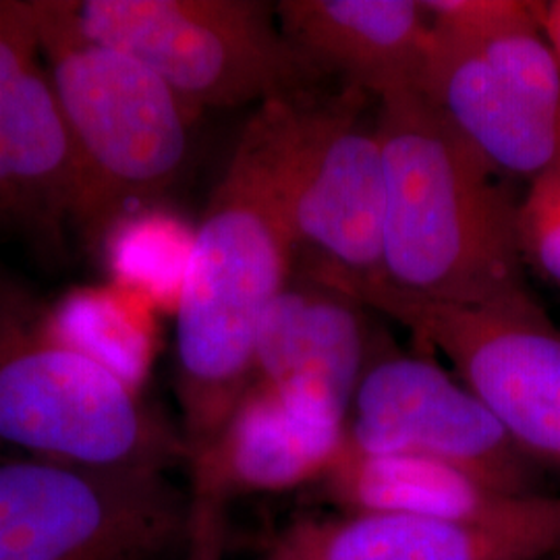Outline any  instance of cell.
Segmentation results:
<instances>
[{
	"instance_id": "1",
	"label": "cell",
	"mask_w": 560,
	"mask_h": 560,
	"mask_svg": "<svg viewBox=\"0 0 560 560\" xmlns=\"http://www.w3.org/2000/svg\"><path fill=\"white\" fill-rule=\"evenodd\" d=\"M289 117L291 96L256 106L194 235L175 312L187 459L252 386L261 320L298 264L284 194Z\"/></svg>"
},
{
	"instance_id": "2",
	"label": "cell",
	"mask_w": 560,
	"mask_h": 560,
	"mask_svg": "<svg viewBox=\"0 0 560 560\" xmlns=\"http://www.w3.org/2000/svg\"><path fill=\"white\" fill-rule=\"evenodd\" d=\"M384 156L381 279L418 300L481 305L523 280L517 200L418 92L378 101Z\"/></svg>"
},
{
	"instance_id": "3",
	"label": "cell",
	"mask_w": 560,
	"mask_h": 560,
	"mask_svg": "<svg viewBox=\"0 0 560 560\" xmlns=\"http://www.w3.org/2000/svg\"><path fill=\"white\" fill-rule=\"evenodd\" d=\"M42 59L71 141L67 206L98 235L173 185L200 110L140 60L88 38L75 2H34Z\"/></svg>"
},
{
	"instance_id": "4",
	"label": "cell",
	"mask_w": 560,
	"mask_h": 560,
	"mask_svg": "<svg viewBox=\"0 0 560 560\" xmlns=\"http://www.w3.org/2000/svg\"><path fill=\"white\" fill-rule=\"evenodd\" d=\"M432 36L420 88L497 173L532 180L560 162V62L538 2L425 0Z\"/></svg>"
},
{
	"instance_id": "5",
	"label": "cell",
	"mask_w": 560,
	"mask_h": 560,
	"mask_svg": "<svg viewBox=\"0 0 560 560\" xmlns=\"http://www.w3.org/2000/svg\"><path fill=\"white\" fill-rule=\"evenodd\" d=\"M81 32L140 60L196 110L310 92L320 73L258 0H85Z\"/></svg>"
},
{
	"instance_id": "6",
	"label": "cell",
	"mask_w": 560,
	"mask_h": 560,
	"mask_svg": "<svg viewBox=\"0 0 560 560\" xmlns=\"http://www.w3.org/2000/svg\"><path fill=\"white\" fill-rule=\"evenodd\" d=\"M355 293L451 361L527 459L560 471V328L527 284L481 305L418 300L378 280Z\"/></svg>"
},
{
	"instance_id": "7",
	"label": "cell",
	"mask_w": 560,
	"mask_h": 560,
	"mask_svg": "<svg viewBox=\"0 0 560 560\" xmlns=\"http://www.w3.org/2000/svg\"><path fill=\"white\" fill-rule=\"evenodd\" d=\"M0 441L36 459L102 469L187 463L183 434L140 388L40 332L0 340Z\"/></svg>"
},
{
	"instance_id": "8",
	"label": "cell",
	"mask_w": 560,
	"mask_h": 560,
	"mask_svg": "<svg viewBox=\"0 0 560 560\" xmlns=\"http://www.w3.org/2000/svg\"><path fill=\"white\" fill-rule=\"evenodd\" d=\"M189 525L191 499L164 471L0 465V560H150Z\"/></svg>"
},
{
	"instance_id": "9",
	"label": "cell",
	"mask_w": 560,
	"mask_h": 560,
	"mask_svg": "<svg viewBox=\"0 0 560 560\" xmlns=\"http://www.w3.org/2000/svg\"><path fill=\"white\" fill-rule=\"evenodd\" d=\"M370 96L291 98L284 194L298 266L355 289L381 279L384 156Z\"/></svg>"
},
{
	"instance_id": "10",
	"label": "cell",
	"mask_w": 560,
	"mask_h": 560,
	"mask_svg": "<svg viewBox=\"0 0 560 560\" xmlns=\"http://www.w3.org/2000/svg\"><path fill=\"white\" fill-rule=\"evenodd\" d=\"M345 446L459 467L502 490L540 492V467L459 378L430 358L374 345L345 428Z\"/></svg>"
},
{
	"instance_id": "11",
	"label": "cell",
	"mask_w": 560,
	"mask_h": 560,
	"mask_svg": "<svg viewBox=\"0 0 560 560\" xmlns=\"http://www.w3.org/2000/svg\"><path fill=\"white\" fill-rule=\"evenodd\" d=\"M370 310L351 289L295 264L261 320L254 382L312 418L347 428L376 345Z\"/></svg>"
},
{
	"instance_id": "12",
	"label": "cell",
	"mask_w": 560,
	"mask_h": 560,
	"mask_svg": "<svg viewBox=\"0 0 560 560\" xmlns=\"http://www.w3.org/2000/svg\"><path fill=\"white\" fill-rule=\"evenodd\" d=\"M560 555V497L525 520L459 527L378 511H339L284 525L256 560H544Z\"/></svg>"
},
{
	"instance_id": "13",
	"label": "cell",
	"mask_w": 560,
	"mask_h": 560,
	"mask_svg": "<svg viewBox=\"0 0 560 560\" xmlns=\"http://www.w3.org/2000/svg\"><path fill=\"white\" fill-rule=\"evenodd\" d=\"M280 30L320 75L388 98L418 92L432 20L421 0H282Z\"/></svg>"
},
{
	"instance_id": "14",
	"label": "cell",
	"mask_w": 560,
	"mask_h": 560,
	"mask_svg": "<svg viewBox=\"0 0 560 560\" xmlns=\"http://www.w3.org/2000/svg\"><path fill=\"white\" fill-rule=\"evenodd\" d=\"M345 448V428L312 418L252 382L219 434L191 455V497L226 504L241 494L316 486Z\"/></svg>"
},
{
	"instance_id": "15",
	"label": "cell",
	"mask_w": 560,
	"mask_h": 560,
	"mask_svg": "<svg viewBox=\"0 0 560 560\" xmlns=\"http://www.w3.org/2000/svg\"><path fill=\"white\" fill-rule=\"evenodd\" d=\"M314 488L337 511H378L459 527H501L536 513L548 494H517L441 460L342 448Z\"/></svg>"
},
{
	"instance_id": "16",
	"label": "cell",
	"mask_w": 560,
	"mask_h": 560,
	"mask_svg": "<svg viewBox=\"0 0 560 560\" xmlns=\"http://www.w3.org/2000/svg\"><path fill=\"white\" fill-rule=\"evenodd\" d=\"M34 2H0V185L59 189L67 201L71 141L42 67Z\"/></svg>"
},
{
	"instance_id": "17",
	"label": "cell",
	"mask_w": 560,
	"mask_h": 560,
	"mask_svg": "<svg viewBox=\"0 0 560 560\" xmlns=\"http://www.w3.org/2000/svg\"><path fill=\"white\" fill-rule=\"evenodd\" d=\"M154 314L152 305L115 282L80 287L60 298L38 332L141 390L156 355Z\"/></svg>"
},
{
	"instance_id": "18",
	"label": "cell",
	"mask_w": 560,
	"mask_h": 560,
	"mask_svg": "<svg viewBox=\"0 0 560 560\" xmlns=\"http://www.w3.org/2000/svg\"><path fill=\"white\" fill-rule=\"evenodd\" d=\"M194 235L173 214L148 206L120 214L101 237L110 282L154 310L177 312Z\"/></svg>"
},
{
	"instance_id": "19",
	"label": "cell",
	"mask_w": 560,
	"mask_h": 560,
	"mask_svg": "<svg viewBox=\"0 0 560 560\" xmlns=\"http://www.w3.org/2000/svg\"><path fill=\"white\" fill-rule=\"evenodd\" d=\"M515 235L523 266L560 289V162L529 180L517 200Z\"/></svg>"
},
{
	"instance_id": "20",
	"label": "cell",
	"mask_w": 560,
	"mask_h": 560,
	"mask_svg": "<svg viewBox=\"0 0 560 560\" xmlns=\"http://www.w3.org/2000/svg\"><path fill=\"white\" fill-rule=\"evenodd\" d=\"M222 540L224 506L214 502H191L187 560H221Z\"/></svg>"
},
{
	"instance_id": "21",
	"label": "cell",
	"mask_w": 560,
	"mask_h": 560,
	"mask_svg": "<svg viewBox=\"0 0 560 560\" xmlns=\"http://www.w3.org/2000/svg\"><path fill=\"white\" fill-rule=\"evenodd\" d=\"M538 20L544 38L550 44L555 57L560 62V0L538 2Z\"/></svg>"
}]
</instances>
